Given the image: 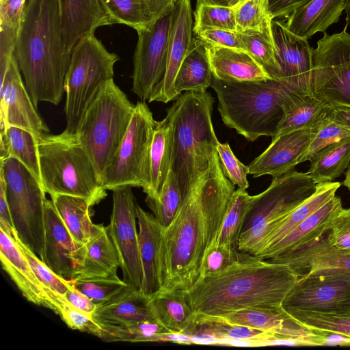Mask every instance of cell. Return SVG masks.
Instances as JSON below:
<instances>
[{
    "mask_svg": "<svg viewBox=\"0 0 350 350\" xmlns=\"http://www.w3.org/2000/svg\"><path fill=\"white\" fill-rule=\"evenodd\" d=\"M342 208L341 199L334 196L284 238L264 249L255 257L268 259L295 251L323 237L329 232L334 218Z\"/></svg>",
    "mask_w": 350,
    "mask_h": 350,
    "instance_id": "24",
    "label": "cell"
},
{
    "mask_svg": "<svg viewBox=\"0 0 350 350\" xmlns=\"http://www.w3.org/2000/svg\"><path fill=\"white\" fill-rule=\"evenodd\" d=\"M41 184L46 193L86 199L92 206L107 196L77 134L64 130L44 134L38 142Z\"/></svg>",
    "mask_w": 350,
    "mask_h": 350,
    "instance_id": "6",
    "label": "cell"
},
{
    "mask_svg": "<svg viewBox=\"0 0 350 350\" xmlns=\"http://www.w3.org/2000/svg\"><path fill=\"white\" fill-rule=\"evenodd\" d=\"M150 304L155 320L170 332L185 333L194 321L182 291H159L150 296Z\"/></svg>",
    "mask_w": 350,
    "mask_h": 350,
    "instance_id": "32",
    "label": "cell"
},
{
    "mask_svg": "<svg viewBox=\"0 0 350 350\" xmlns=\"http://www.w3.org/2000/svg\"><path fill=\"white\" fill-rule=\"evenodd\" d=\"M340 185L339 182L333 181L318 183L315 191L310 197L271 226L260 252L278 242L332 199Z\"/></svg>",
    "mask_w": 350,
    "mask_h": 350,
    "instance_id": "31",
    "label": "cell"
},
{
    "mask_svg": "<svg viewBox=\"0 0 350 350\" xmlns=\"http://www.w3.org/2000/svg\"><path fill=\"white\" fill-rule=\"evenodd\" d=\"M51 201L68 230L77 241L85 244L94 224L90 217V203L85 198L63 194L51 196Z\"/></svg>",
    "mask_w": 350,
    "mask_h": 350,
    "instance_id": "37",
    "label": "cell"
},
{
    "mask_svg": "<svg viewBox=\"0 0 350 350\" xmlns=\"http://www.w3.org/2000/svg\"><path fill=\"white\" fill-rule=\"evenodd\" d=\"M146 202L161 227L169 226L182 203L180 188L171 170L159 198L157 200L146 198Z\"/></svg>",
    "mask_w": 350,
    "mask_h": 350,
    "instance_id": "45",
    "label": "cell"
},
{
    "mask_svg": "<svg viewBox=\"0 0 350 350\" xmlns=\"http://www.w3.org/2000/svg\"><path fill=\"white\" fill-rule=\"evenodd\" d=\"M195 35L208 44L245 51L241 34L237 31L206 29Z\"/></svg>",
    "mask_w": 350,
    "mask_h": 350,
    "instance_id": "55",
    "label": "cell"
},
{
    "mask_svg": "<svg viewBox=\"0 0 350 350\" xmlns=\"http://www.w3.org/2000/svg\"><path fill=\"white\" fill-rule=\"evenodd\" d=\"M243 255V253L238 250L222 245L209 247L202 260L198 278H203L225 269L239 260Z\"/></svg>",
    "mask_w": 350,
    "mask_h": 350,
    "instance_id": "53",
    "label": "cell"
},
{
    "mask_svg": "<svg viewBox=\"0 0 350 350\" xmlns=\"http://www.w3.org/2000/svg\"><path fill=\"white\" fill-rule=\"evenodd\" d=\"M253 198L254 196H250L244 189L238 188L234 191L219 234L211 246L222 245L238 250L240 234Z\"/></svg>",
    "mask_w": 350,
    "mask_h": 350,
    "instance_id": "39",
    "label": "cell"
},
{
    "mask_svg": "<svg viewBox=\"0 0 350 350\" xmlns=\"http://www.w3.org/2000/svg\"><path fill=\"white\" fill-rule=\"evenodd\" d=\"M193 29L191 0H177L173 9L165 72L148 100L149 103H167L178 98L175 90V79L182 62L192 48Z\"/></svg>",
    "mask_w": 350,
    "mask_h": 350,
    "instance_id": "19",
    "label": "cell"
},
{
    "mask_svg": "<svg viewBox=\"0 0 350 350\" xmlns=\"http://www.w3.org/2000/svg\"><path fill=\"white\" fill-rule=\"evenodd\" d=\"M312 0H268L269 9L273 19L288 16L297 8Z\"/></svg>",
    "mask_w": 350,
    "mask_h": 350,
    "instance_id": "57",
    "label": "cell"
},
{
    "mask_svg": "<svg viewBox=\"0 0 350 350\" xmlns=\"http://www.w3.org/2000/svg\"><path fill=\"white\" fill-rule=\"evenodd\" d=\"M319 330L323 336V346L350 345V337L348 336L335 332Z\"/></svg>",
    "mask_w": 350,
    "mask_h": 350,
    "instance_id": "60",
    "label": "cell"
},
{
    "mask_svg": "<svg viewBox=\"0 0 350 350\" xmlns=\"http://www.w3.org/2000/svg\"><path fill=\"white\" fill-rule=\"evenodd\" d=\"M328 116L336 122L350 130V107H332Z\"/></svg>",
    "mask_w": 350,
    "mask_h": 350,
    "instance_id": "61",
    "label": "cell"
},
{
    "mask_svg": "<svg viewBox=\"0 0 350 350\" xmlns=\"http://www.w3.org/2000/svg\"><path fill=\"white\" fill-rule=\"evenodd\" d=\"M195 316L304 339L310 346H322L323 344L321 335L316 334L314 329L299 322L283 306L247 308L216 317L200 314Z\"/></svg>",
    "mask_w": 350,
    "mask_h": 350,
    "instance_id": "21",
    "label": "cell"
},
{
    "mask_svg": "<svg viewBox=\"0 0 350 350\" xmlns=\"http://www.w3.org/2000/svg\"><path fill=\"white\" fill-rule=\"evenodd\" d=\"M157 121L144 101L135 105L130 124L101 183L105 190L150 186V149Z\"/></svg>",
    "mask_w": 350,
    "mask_h": 350,
    "instance_id": "10",
    "label": "cell"
},
{
    "mask_svg": "<svg viewBox=\"0 0 350 350\" xmlns=\"http://www.w3.org/2000/svg\"><path fill=\"white\" fill-rule=\"evenodd\" d=\"M317 185L307 172L292 171L273 178L267 189L254 196L240 234L238 250L256 256L271 226L310 197Z\"/></svg>",
    "mask_w": 350,
    "mask_h": 350,
    "instance_id": "9",
    "label": "cell"
},
{
    "mask_svg": "<svg viewBox=\"0 0 350 350\" xmlns=\"http://www.w3.org/2000/svg\"><path fill=\"white\" fill-rule=\"evenodd\" d=\"M14 55L34 106L58 105L71 56L58 0H26Z\"/></svg>",
    "mask_w": 350,
    "mask_h": 350,
    "instance_id": "3",
    "label": "cell"
},
{
    "mask_svg": "<svg viewBox=\"0 0 350 350\" xmlns=\"http://www.w3.org/2000/svg\"><path fill=\"white\" fill-rule=\"evenodd\" d=\"M138 239L143 278L141 291L148 296L160 291L159 257L162 227L154 215L137 204Z\"/></svg>",
    "mask_w": 350,
    "mask_h": 350,
    "instance_id": "26",
    "label": "cell"
},
{
    "mask_svg": "<svg viewBox=\"0 0 350 350\" xmlns=\"http://www.w3.org/2000/svg\"><path fill=\"white\" fill-rule=\"evenodd\" d=\"M167 110L172 129L171 170L182 200L208 168L219 142L212 122L215 98L207 91H185Z\"/></svg>",
    "mask_w": 350,
    "mask_h": 350,
    "instance_id": "4",
    "label": "cell"
},
{
    "mask_svg": "<svg viewBox=\"0 0 350 350\" xmlns=\"http://www.w3.org/2000/svg\"><path fill=\"white\" fill-rule=\"evenodd\" d=\"M213 78L205 44L196 36L176 75V92L179 96L183 91L206 92Z\"/></svg>",
    "mask_w": 350,
    "mask_h": 350,
    "instance_id": "35",
    "label": "cell"
},
{
    "mask_svg": "<svg viewBox=\"0 0 350 350\" xmlns=\"http://www.w3.org/2000/svg\"><path fill=\"white\" fill-rule=\"evenodd\" d=\"M73 279L76 287L97 305L111 299L129 286L118 275L82 280Z\"/></svg>",
    "mask_w": 350,
    "mask_h": 350,
    "instance_id": "48",
    "label": "cell"
},
{
    "mask_svg": "<svg viewBox=\"0 0 350 350\" xmlns=\"http://www.w3.org/2000/svg\"><path fill=\"white\" fill-rule=\"evenodd\" d=\"M343 185L347 187L350 191V166H349L345 172V178L343 181Z\"/></svg>",
    "mask_w": 350,
    "mask_h": 350,
    "instance_id": "64",
    "label": "cell"
},
{
    "mask_svg": "<svg viewBox=\"0 0 350 350\" xmlns=\"http://www.w3.org/2000/svg\"><path fill=\"white\" fill-rule=\"evenodd\" d=\"M85 247L83 265L75 279L104 278L117 275L118 269L120 267V261L108 234L107 226L95 224Z\"/></svg>",
    "mask_w": 350,
    "mask_h": 350,
    "instance_id": "30",
    "label": "cell"
},
{
    "mask_svg": "<svg viewBox=\"0 0 350 350\" xmlns=\"http://www.w3.org/2000/svg\"><path fill=\"white\" fill-rule=\"evenodd\" d=\"M312 93L332 107H350V33L324 35L312 51Z\"/></svg>",
    "mask_w": 350,
    "mask_h": 350,
    "instance_id": "12",
    "label": "cell"
},
{
    "mask_svg": "<svg viewBox=\"0 0 350 350\" xmlns=\"http://www.w3.org/2000/svg\"><path fill=\"white\" fill-rule=\"evenodd\" d=\"M282 306L286 311L350 312V275L300 276Z\"/></svg>",
    "mask_w": 350,
    "mask_h": 350,
    "instance_id": "15",
    "label": "cell"
},
{
    "mask_svg": "<svg viewBox=\"0 0 350 350\" xmlns=\"http://www.w3.org/2000/svg\"><path fill=\"white\" fill-rule=\"evenodd\" d=\"M111 25H127L135 31L154 21L146 0H99Z\"/></svg>",
    "mask_w": 350,
    "mask_h": 350,
    "instance_id": "40",
    "label": "cell"
},
{
    "mask_svg": "<svg viewBox=\"0 0 350 350\" xmlns=\"http://www.w3.org/2000/svg\"><path fill=\"white\" fill-rule=\"evenodd\" d=\"M303 275H350V252L337 250L322 237L291 252L268 259Z\"/></svg>",
    "mask_w": 350,
    "mask_h": 350,
    "instance_id": "22",
    "label": "cell"
},
{
    "mask_svg": "<svg viewBox=\"0 0 350 350\" xmlns=\"http://www.w3.org/2000/svg\"><path fill=\"white\" fill-rule=\"evenodd\" d=\"M113 191V206L108 234L117 250L123 280L141 291L143 278L136 227L137 204L131 187Z\"/></svg>",
    "mask_w": 350,
    "mask_h": 350,
    "instance_id": "14",
    "label": "cell"
},
{
    "mask_svg": "<svg viewBox=\"0 0 350 350\" xmlns=\"http://www.w3.org/2000/svg\"><path fill=\"white\" fill-rule=\"evenodd\" d=\"M100 339L105 342H156L162 334L170 332L156 320L129 325H101Z\"/></svg>",
    "mask_w": 350,
    "mask_h": 350,
    "instance_id": "42",
    "label": "cell"
},
{
    "mask_svg": "<svg viewBox=\"0 0 350 350\" xmlns=\"http://www.w3.org/2000/svg\"><path fill=\"white\" fill-rule=\"evenodd\" d=\"M234 186L224 174L215 150L208 168L186 193L170 226L162 228L160 291H185L198 280L205 253L221 227Z\"/></svg>",
    "mask_w": 350,
    "mask_h": 350,
    "instance_id": "1",
    "label": "cell"
},
{
    "mask_svg": "<svg viewBox=\"0 0 350 350\" xmlns=\"http://www.w3.org/2000/svg\"><path fill=\"white\" fill-rule=\"evenodd\" d=\"M150 299L129 286L111 299L98 305L92 317L100 325H129L155 320Z\"/></svg>",
    "mask_w": 350,
    "mask_h": 350,
    "instance_id": "28",
    "label": "cell"
},
{
    "mask_svg": "<svg viewBox=\"0 0 350 350\" xmlns=\"http://www.w3.org/2000/svg\"><path fill=\"white\" fill-rule=\"evenodd\" d=\"M347 25L350 24V0H345V10Z\"/></svg>",
    "mask_w": 350,
    "mask_h": 350,
    "instance_id": "63",
    "label": "cell"
},
{
    "mask_svg": "<svg viewBox=\"0 0 350 350\" xmlns=\"http://www.w3.org/2000/svg\"><path fill=\"white\" fill-rule=\"evenodd\" d=\"M204 44L213 78L239 82L271 79L247 51Z\"/></svg>",
    "mask_w": 350,
    "mask_h": 350,
    "instance_id": "27",
    "label": "cell"
},
{
    "mask_svg": "<svg viewBox=\"0 0 350 350\" xmlns=\"http://www.w3.org/2000/svg\"><path fill=\"white\" fill-rule=\"evenodd\" d=\"M0 260L3 269L26 299L53 311L54 305L48 291L36 275L19 245L12 234L1 228Z\"/></svg>",
    "mask_w": 350,
    "mask_h": 350,
    "instance_id": "23",
    "label": "cell"
},
{
    "mask_svg": "<svg viewBox=\"0 0 350 350\" xmlns=\"http://www.w3.org/2000/svg\"><path fill=\"white\" fill-rule=\"evenodd\" d=\"M245 51L265 69L271 79L278 81L280 66L273 34L256 30L240 33Z\"/></svg>",
    "mask_w": 350,
    "mask_h": 350,
    "instance_id": "41",
    "label": "cell"
},
{
    "mask_svg": "<svg viewBox=\"0 0 350 350\" xmlns=\"http://www.w3.org/2000/svg\"><path fill=\"white\" fill-rule=\"evenodd\" d=\"M348 137H350V130L327 116L301 157L299 163L306 161H310L322 149Z\"/></svg>",
    "mask_w": 350,
    "mask_h": 350,
    "instance_id": "49",
    "label": "cell"
},
{
    "mask_svg": "<svg viewBox=\"0 0 350 350\" xmlns=\"http://www.w3.org/2000/svg\"><path fill=\"white\" fill-rule=\"evenodd\" d=\"M332 108L314 95L293 92L284 104L275 136L310 126L327 116Z\"/></svg>",
    "mask_w": 350,
    "mask_h": 350,
    "instance_id": "34",
    "label": "cell"
},
{
    "mask_svg": "<svg viewBox=\"0 0 350 350\" xmlns=\"http://www.w3.org/2000/svg\"><path fill=\"white\" fill-rule=\"evenodd\" d=\"M325 118L272 137L268 148L249 164L250 174L255 178L268 174L275 178L293 171Z\"/></svg>",
    "mask_w": 350,
    "mask_h": 350,
    "instance_id": "20",
    "label": "cell"
},
{
    "mask_svg": "<svg viewBox=\"0 0 350 350\" xmlns=\"http://www.w3.org/2000/svg\"><path fill=\"white\" fill-rule=\"evenodd\" d=\"M344 10L345 0H312L295 10L284 23L293 34L308 40L337 23Z\"/></svg>",
    "mask_w": 350,
    "mask_h": 350,
    "instance_id": "29",
    "label": "cell"
},
{
    "mask_svg": "<svg viewBox=\"0 0 350 350\" xmlns=\"http://www.w3.org/2000/svg\"><path fill=\"white\" fill-rule=\"evenodd\" d=\"M62 321L72 329L93 334L99 338L103 327L92 317V314L80 310L72 306L62 296L58 299L57 312Z\"/></svg>",
    "mask_w": 350,
    "mask_h": 350,
    "instance_id": "50",
    "label": "cell"
},
{
    "mask_svg": "<svg viewBox=\"0 0 350 350\" xmlns=\"http://www.w3.org/2000/svg\"><path fill=\"white\" fill-rule=\"evenodd\" d=\"M350 163V137L320 150L310 161L308 174L315 183L331 182L339 177Z\"/></svg>",
    "mask_w": 350,
    "mask_h": 350,
    "instance_id": "38",
    "label": "cell"
},
{
    "mask_svg": "<svg viewBox=\"0 0 350 350\" xmlns=\"http://www.w3.org/2000/svg\"><path fill=\"white\" fill-rule=\"evenodd\" d=\"M66 49L71 53L83 36L111 25L99 0H58Z\"/></svg>",
    "mask_w": 350,
    "mask_h": 350,
    "instance_id": "25",
    "label": "cell"
},
{
    "mask_svg": "<svg viewBox=\"0 0 350 350\" xmlns=\"http://www.w3.org/2000/svg\"><path fill=\"white\" fill-rule=\"evenodd\" d=\"M0 224L5 225L11 228H14L9 204L7 200L4 183L0 177Z\"/></svg>",
    "mask_w": 350,
    "mask_h": 350,
    "instance_id": "58",
    "label": "cell"
},
{
    "mask_svg": "<svg viewBox=\"0 0 350 350\" xmlns=\"http://www.w3.org/2000/svg\"><path fill=\"white\" fill-rule=\"evenodd\" d=\"M243 1L244 0H197V3L233 8Z\"/></svg>",
    "mask_w": 350,
    "mask_h": 350,
    "instance_id": "62",
    "label": "cell"
},
{
    "mask_svg": "<svg viewBox=\"0 0 350 350\" xmlns=\"http://www.w3.org/2000/svg\"><path fill=\"white\" fill-rule=\"evenodd\" d=\"M0 85V134L10 126L28 131L37 139L49 133L22 80L14 55Z\"/></svg>",
    "mask_w": 350,
    "mask_h": 350,
    "instance_id": "18",
    "label": "cell"
},
{
    "mask_svg": "<svg viewBox=\"0 0 350 350\" xmlns=\"http://www.w3.org/2000/svg\"><path fill=\"white\" fill-rule=\"evenodd\" d=\"M211 87L224 124L251 142L275 136L284 104L293 93L273 79L239 82L213 78Z\"/></svg>",
    "mask_w": 350,
    "mask_h": 350,
    "instance_id": "5",
    "label": "cell"
},
{
    "mask_svg": "<svg viewBox=\"0 0 350 350\" xmlns=\"http://www.w3.org/2000/svg\"><path fill=\"white\" fill-rule=\"evenodd\" d=\"M134 109L135 105L111 79L103 86L80 121L76 133L100 182L126 133Z\"/></svg>",
    "mask_w": 350,
    "mask_h": 350,
    "instance_id": "7",
    "label": "cell"
},
{
    "mask_svg": "<svg viewBox=\"0 0 350 350\" xmlns=\"http://www.w3.org/2000/svg\"><path fill=\"white\" fill-rule=\"evenodd\" d=\"M12 234L26 256L36 275L48 291L54 305L53 312H55L57 299L59 295H65L72 284V278H66L56 274L20 239L15 229H12Z\"/></svg>",
    "mask_w": 350,
    "mask_h": 350,
    "instance_id": "43",
    "label": "cell"
},
{
    "mask_svg": "<svg viewBox=\"0 0 350 350\" xmlns=\"http://www.w3.org/2000/svg\"><path fill=\"white\" fill-rule=\"evenodd\" d=\"M286 312L310 328L335 332L350 337V312L325 313L296 310Z\"/></svg>",
    "mask_w": 350,
    "mask_h": 350,
    "instance_id": "47",
    "label": "cell"
},
{
    "mask_svg": "<svg viewBox=\"0 0 350 350\" xmlns=\"http://www.w3.org/2000/svg\"><path fill=\"white\" fill-rule=\"evenodd\" d=\"M85 253V244L73 238L52 201L46 200L43 246L39 258L56 274L74 278L83 265Z\"/></svg>",
    "mask_w": 350,
    "mask_h": 350,
    "instance_id": "17",
    "label": "cell"
},
{
    "mask_svg": "<svg viewBox=\"0 0 350 350\" xmlns=\"http://www.w3.org/2000/svg\"><path fill=\"white\" fill-rule=\"evenodd\" d=\"M26 0H0V40L16 42Z\"/></svg>",
    "mask_w": 350,
    "mask_h": 350,
    "instance_id": "51",
    "label": "cell"
},
{
    "mask_svg": "<svg viewBox=\"0 0 350 350\" xmlns=\"http://www.w3.org/2000/svg\"><path fill=\"white\" fill-rule=\"evenodd\" d=\"M298 278L286 265L243 253L239 260L198 278L183 292L194 314L216 317L247 308L282 306Z\"/></svg>",
    "mask_w": 350,
    "mask_h": 350,
    "instance_id": "2",
    "label": "cell"
},
{
    "mask_svg": "<svg viewBox=\"0 0 350 350\" xmlns=\"http://www.w3.org/2000/svg\"><path fill=\"white\" fill-rule=\"evenodd\" d=\"M1 161L3 179L14 228L20 239L40 257L43 246L46 192L17 159Z\"/></svg>",
    "mask_w": 350,
    "mask_h": 350,
    "instance_id": "11",
    "label": "cell"
},
{
    "mask_svg": "<svg viewBox=\"0 0 350 350\" xmlns=\"http://www.w3.org/2000/svg\"><path fill=\"white\" fill-rule=\"evenodd\" d=\"M172 129L165 117L157 121L150 149V186L146 198L157 200L171 169Z\"/></svg>",
    "mask_w": 350,
    "mask_h": 350,
    "instance_id": "33",
    "label": "cell"
},
{
    "mask_svg": "<svg viewBox=\"0 0 350 350\" xmlns=\"http://www.w3.org/2000/svg\"><path fill=\"white\" fill-rule=\"evenodd\" d=\"M64 297L72 306L90 314H93L98 306L76 287L73 278Z\"/></svg>",
    "mask_w": 350,
    "mask_h": 350,
    "instance_id": "56",
    "label": "cell"
},
{
    "mask_svg": "<svg viewBox=\"0 0 350 350\" xmlns=\"http://www.w3.org/2000/svg\"><path fill=\"white\" fill-rule=\"evenodd\" d=\"M325 240L337 250L350 252V208H342L336 215Z\"/></svg>",
    "mask_w": 350,
    "mask_h": 350,
    "instance_id": "54",
    "label": "cell"
},
{
    "mask_svg": "<svg viewBox=\"0 0 350 350\" xmlns=\"http://www.w3.org/2000/svg\"><path fill=\"white\" fill-rule=\"evenodd\" d=\"M177 0H146L153 20L172 10Z\"/></svg>",
    "mask_w": 350,
    "mask_h": 350,
    "instance_id": "59",
    "label": "cell"
},
{
    "mask_svg": "<svg viewBox=\"0 0 350 350\" xmlns=\"http://www.w3.org/2000/svg\"><path fill=\"white\" fill-rule=\"evenodd\" d=\"M272 33L280 66L278 81L295 93L313 95L312 51L308 40L290 32L273 19Z\"/></svg>",
    "mask_w": 350,
    "mask_h": 350,
    "instance_id": "16",
    "label": "cell"
},
{
    "mask_svg": "<svg viewBox=\"0 0 350 350\" xmlns=\"http://www.w3.org/2000/svg\"><path fill=\"white\" fill-rule=\"evenodd\" d=\"M173 9L136 31L131 90L142 101L149 99L164 77Z\"/></svg>",
    "mask_w": 350,
    "mask_h": 350,
    "instance_id": "13",
    "label": "cell"
},
{
    "mask_svg": "<svg viewBox=\"0 0 350 350\" xmlns=\"http://www.w3.org/2000/svg\"><path fill=\"white\" fill-rule=\"evenodd\" d=\"M224 174L238 188L245 190L249 187L247 176L248 165L242 163L234 155L228 142L217 144L216 148Z\"/></svg>",
    "mask_w": 350,
    "mask_h": 350,
    "instance_id": "52",
    "label": "cell"
},
{
    "mask_svg": "<svg viewBox=\"0 0 350 350\" xmlns=\"http://www.w3.org/2000/svg\"><path fill=\"white\" fill-rule=\"evenodd\" d=\"M237 31L256 30L270 34L272 21L268 0H244L235 7Z\"/></svg>",
    "mask_w": 350,
    "mask_h": 350,
    "instance_id": "44",
    "label": "cell"
},
{
    "mask_svg": "<svg viewBox=\"0 0 350 350\" xmlns=\"http://www.w3.org/2000/svg\"><path fill=\"white\" fill-rule=\"evenodd\" d=\"M119 57L109 52L94 33L81 38L73 47L65 75L66 130L76 133L93 100L110 80Z\"/></svg>",
    "mask_w": 350,
    "mask_h": 350,
    "instance_id": "8",
    "label": "cell"
},
{
    "mask_svg": "<svg viewBox=\"0 0 350 350\" xmlns=\"http://www.w3.org/2000/svg\"><path fill=\"white\" fill-rule=\"evenodd\" d=\"M194 34L206 29L237 31L235 7L196 4Z\"/></svg>",
    "mask_w": 350,
    "mask_h": 350,
    "instance_id": "46",
    "label": "cell"
},
{
    "mask_svg": "<svg viewBox=\"0 0 350 350\" xmlns=\"http://www.w3.org/2000/svg\"><path fill=\"white\" fill-rule=\"evenodd\" d=\"M38 142L28 131L8 126L0 134V160L10 157L17 159L41 184Z\"/></svg>",
    "mask_w": 350,
    "mask_h": 350,
    "instance_id": "36",
    "label": "cell"
}]
</instances>
